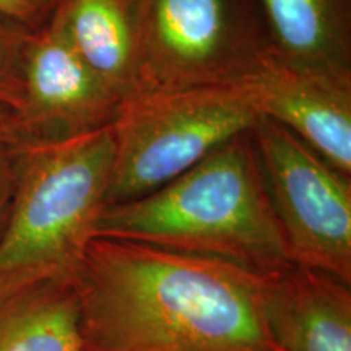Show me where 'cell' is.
Returning a JSON list of instances; mask_svg holds the SVG:
<instances>
[{"mask_svg": "<svg viewBox=\"0 0 351 351\" xmlns=\"http://www.w3.org/2000/svg\"><path fill=\"white\" fill-rule=\"evenodd\" d=\"M60 0H0V16L12 23L36 32L54 15Z\"/></svg>", "mask_w": 351, "mask_h": 351, "instance_id": "5bb4252c", "label": "cell"}, {"mask_svg": "<svg viewBox=\"0 0 351 351\" xmlns=\"http://www.w3.org/2000/svg\"><path fill=\"white\" fill-rule=\"evenodd\" d=\"M20 119L33 142L62 140L111 125L122 106L78 54L56 15L32 32L21 64Z\"/></svg>", "mask_w": 351, "mask_h": 351, "instance_id": "52a82bcc", "label": "cell"}, {"mask_svg": "<svg viewBox=\"0 0 351 351\" xmlns=\"http://www.w3.org/2000/svg\"><path fill=\"white\" fill-rule=\"evenodd\" d=\"M0 351H83L73 271L0 291Z\"/></svg>", "mask_w": 351, "mask_h": 351, "instance_id": "7c38bea8", "label": "cell"}, {"mask_svg": "<svg viewBox=\"0 0 351 351\" xmlns=\"http://www.w3.org/2000/svg\"><path fill=\"white\" fill-rule=\"evenodd\" d=\"M95 236L219 258L257 275L295 263L271 208L251 130L150 194L104 207Z\"/></svg>", "mask_w": 351, "mask_h": 351, "instance_id": "7a4b0ae2", "label": "cell"}, {"mask_svg": "<svg viewBox=\"0 0 351 351\" xmlns=\"http://www.w3.org/2000/svg\"><path fill=\"white\" fill-rule=\"evenodd\" d=\"M140 2L60 0L54 12L85 64L122 104L140 95Z\"/></svg>", "mask_w": 351, "mask_h": 351, "instance_id": "30bf717a", "label": "cell"}, {"mask_svg": "<svg viewBox=\"0 0 351 351\" xmlns=\"http://www.w3.org/2000/svg\"><path fill=\"white\" fill-rule=\"evenodd\" d=\"M19 148L0 147V230H2L3 221H5L13 186H15Z\"/></svg>", "mask_w": 351, "mask_h": 351, "instance_id": "9a60e30c", "label": "cell"}, {"mask_svg": "<svg viewBox=\"0 0 351 351\" xmlns=\"http://www.w3.org/2000/svg\"><path fill=\"white\" fill-rule=\"evenodd\" d=\"M114 155L112 124L19 148L0 230V291L73 271L106 207Z\"/></svg>", "mask_w": 351, "mask_h": 351, "instance_id": "3957f363", "label": "cell"}, {"mask_svg": "<svg viewBox=\"0 0 351 351\" xmlns=\"http://www.w3.org/2000/svg\"><path fill=\"white\" fill-rule=\"evenodd\" d=\"M33 143L23 121L10 108L0 106V147H25Z\"/></svg>", "mask_w": 351, "mask_h": 351, "instance_id": "2e32d148", "label": "cell"}, {"mask_svg": "<svg viewBox=\"0 0 351 351\" xmlns=\"http://www.w3.org/2000/svg\"><path fill=\"white\" fill-rule=\"evenodd\" d=\"M256 82L262 116L351 178V78L289 67L267 52Z\"/></svg>", "mask_w": 351, "mask_h": 351, "instance_id": "ba28073f", "label": "cell"}, {"mask_svg": "<svg viewBox=\"0 0 351 351\" xmlns=\"http://www.w3.org/2000/svg\"><path fill=\"white\" fill-rule=\"evenodd\" d=\"M267 52L236 0L140 2V95L252 80Z\"/></svg>", "mask_w": 351, "mask_h": 351, "instance_id": "5b68a950", "label": "cell"}, {"mask_svg": "<svg viewBox=\"0 0 351 351\" xmlns=\"http://www.w3.org/2000/svg\"><path fill=\"white\" fill-rule=\"evenodd\" d=\"M251 134L291 261L351 285V178L269 117Z\"/></svg>", "mask_w": 351, "mask_h": 351, "instance_id": "8992f818", "label": "cell"}, {"mask_svg": "<svg viewBox=\"0 0 351 351\" xmlns=\"http://www.w3.org/2000/svg\"><path fill=\"white\" fill-rule=\"evenodd\" d=\"M262 117L256 78L125 101L112 122L116 155L106 207L156 191Z\"/></svg>", "mask_w": 351, "mask_h": 351, "instance_id": "277c9868", "label": "cell"}, {"mask_svg": "<svg viewBox=\"0 0 351 351\" xmlns=\"http://www.w3.org/2000/svg\"><path fill=\"white\" fill-rule=\"evenodd\" d=\"M32 32L0 16V106L20 114L23 103L21 64Z\"/></svg>", "mask_w": 351, "mask_h": 351, "instance_id": "4fadbf2b", "label": "cell"}, {"mask_svg": "<svg viewBox=\"0 0 351 351\" xmlns=\"http://www.w3.org/2000/svg\"><path fill=\"white\" fill-rule=\"evenodd\" d=\"M261 302L282 351H351V285L339 276L291 263L262 275Z\"/></svg>", "mask_w": 351, "mask_h": 351, "instance_id": "9c48e42d", "label": "cell"}, {"mask_svg": "<svg viewBox=\"0 0 351 351\" xmlns=\"http://www.w3.org/2000/svg\"><path fill=\"white\" fill-rule=\"evenodd\" d=\"M73 280L83 351H282L234 263L95 236Z\"/></svg>", "mask_w": 351, "mask_h": 351, "instance_id": "6da1fadb", "label": "cell"}, {"mask_svg": "<svg viewBox=\"0 0 351 351\" xmlns=\"http://www.w3.org/2000/svg\"><path fill=\"white\" fill-rule=\"evenodd\" d=\"M261 5L276 60L351 78V0H261Z\"/></svg>", "mask_w": 351, "mask_h": 351, "instance_id": "8fae6325", "label": "cell"}]
</instances>
